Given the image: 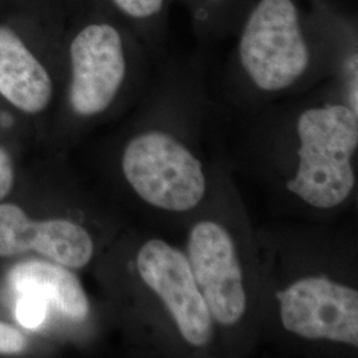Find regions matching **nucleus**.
<instances>
[{
  "instance_id": "nucleus-1",
  "label": "nucleus",
  "mask_w": 358,
  "mask_h": 358,
  "mask_svg": "<svg viewBox=\"0 0 358 358\" xmlns=\"http://www.w3.org/2000/svg\"><path fill=\"white\" fill-rule=\"evenodd\" d=\"M148 53L108 0H66L62 69L68 113L94 120L110 112Z\"/></svg>"
},
{
  "instance_id": "nucleus-2",
  "label": "nucleus",
  "mask_w": 358,
  "mask_h": 358,
  "mask_svg": "<svg viewBox=\"0 0 358 358\" xmlns=\"http://www.w3.org/2000/svg\"><path fill=\"white\" fill-rule=\"evenodd\" d=\"M231 35L234 64L259 94L288 92L329 63L309 0H245Z\"/></svg>"
},
{
  "instance_id": "nucleus-3",
  "label": "nucleus",
  "mask_w": 358,
  "mask_h": 358,
  "mask_svg": "<svg viewBox=\"0 0 358 358\" xmlns=\"http://www.w3.org/2000/svg\"><path fill=\"white\" fill-rule=\"evenodd\" d=\"M65 23L66 0H0V101L17 113L51 109Z\"/></svg>"
},
{
  "instance_id": "nucleus-4",
  "label": "nucleus",
  "mask_w": 358,
  "mask_h": 358,
  "mask_svg": "<svg viewBox=\"0 0 358 358\" xmlns=\"http://www.w3.org/2000/svg\"><path fill=\"white\" fill-rule=\"evenodd\" d=\"M299 169L287 189L308 205L332 208L345 202L356 177L352 157L358 145V113L345 101H327L296 118Z\"/></svg>"
},
{
  "instance_id": "nucleus-5",
  "label": "nucleus",
  "mask_w": 358,
  "mask_h": 358,
  "mask_svg": "<svg viewBox=\"0 0 358 358\" xmlns=\"http://www.w3.org/2000/svg\"><path fill=\"white\" fill-rule=\"evenodd\" d=\"M124 176L146 203L185 213L206 194L201 161L173 134L150 129L134 136L122 155Z\"/></svg>"
},
{
  "instance_id": "nucleus-6",
  "label": "nucleus",
  "mask_w": 358,
  "mask_h": 358,
  "mask_svg": "<svg viewBox=\"0 0 358 358\" xmlns=\"http://www.w3.org/2000/svg\"><path fill=\"white\" fill-rule=\"evenodd\" d=\"M282 325L308 340L358 345V292L325 278L297 280L278 294Z\"/></svg>"
},
{
  "instance_id": "nucleus-7",
  "label": "nucleus",
  "mask_w": 358,
  "mask_h": 358,
  "mask_svg": "<svg viewBox=\"0 0 358 358\" xmlns=\"http://www.w3.org/2000/svg\"><path fill=\"white\" fill-rule=\"evenodd\" d=\"M136 263L142 280L165 303L186 343L196 348L208 344L214 320L187 256L161 239H152L140 248Z\"/></svg>"
},
{
  "instance_id": "nucleus-8",
  "label": "nucleus",
  "mask_w": 358,
  "mask_h": 358,
  "mask_svg": "<svg viewBox=\"0 0 358 358\" xmlns=\"http://www.w3.org/2000/svg\"><path fill=\"white\" fill-rule=\"evenodd\" d=\"M187 260L213 320L226 327L239 322L247 294L230 234L211 220L196 223L189 236Z\"/></svg>"
},
{
  "instance_id": "nucleus-9",
  "label": "nucleus",
  "mask_w": 358,
  "mask_h": 358,
  "mask_svg": "<svg viewBox=\"0 0 358 358\" xmlns=\"http://www.w3.org/2000/svg\"><path fill=\"white\" fill-rule=\"evenodd\" d=\"M36 252L66 268L85 267L94 252L90 232L68 219L32 220L15 203L0 205V257Z\"/></svg>"
},
{
  "instance_id": "nucleus-10",
  "label": "nucleus",
  "mask_w": 358,
  "mask_h": 358,
  "mask_svg": "<svg viewBox=\"0 0 358 358\" xmlns=\"http://www.w3.org/2000/svg\"><path fill=\"white\" fill-rule=\"evenodd\" d=\"M10 282L19 294H41L72 320H84L90 313V301L81 282L62 264L44 260L23 262L10 272Z\"/></svg>"
},
{
  "instance_id": "nucleus-11",
  "label": "nucleus",
  "mask_w": 358,
  "mask_h": 358,
  "mask_svg": "<svg viewBox=\"0 0 358 358\" xmlns=\"http://www.w3.org/2000/svg\"><path fill=\"white\" fill-rule=\"evenodd\" d=\"M320 23L329 63L338 65L348 105L358 113V24L336 0H309Z\"/></svg>"
},
{
  "instance_id": "nucleus-12",
  "label": "nucleus",
  "mask_w": 358,
  "mask_h": 358,
  "mask_svg": "<svg viewBox=\"0 0 358 358\" xmlns=\"http://www.w3.org/2000/svg\"><path fill=\"white\" fill-rule=\"evenodd\" d=\"M152 53L166 44L171 6L177 0H108Z\"/></svg>"
},
{
  "instance_id": "nucleus-13",
  "label": "nucleus",
  "mask_w": 358,
  "mask_h": 358,
  "mask_svg": "<svg viewBox=\"0 0 358 358\" xmlns=\"http://www.w3.org/2000/svg\"><path fill=\"white\" fill-rule=\"evenodd\" d=\"M190 16L194 35L201 41H214L232 34L245 0H177Z\"/></svg>"
},
{
  "instance_id": "nucleus-14",
  "label": "nucleus",
  "mask_w": 358,
  "mask_h": 358,
  "mask_svg": "<svg viewBox=\"0 0 358 358\" xmlns=\"http://www.w3.org/2000/svg\"><path fill=\"white\" fill-rule=\"evenodd\" d=\"M48 301L36 292H22L16 307V317L28 329L38 328L47 316Z\"/></svg>"
},
{
  "instance_id": "nucleus-15",
  "label": "nucleus",
  "mask_w": 358,
  "mask_h": 358,
  "mask_svg": "<svg viewBox=\"0 0 358 358\" xmlns=\"http://www.w3.org/2000/svg\"><path fill=\"white\" fill-rule=\"evenodd\" d=\"M27 348V340L23 333L16 328L0 321V353L16 355Z\"/></svg>"
},
{
  "instance_id": "nucleus-16",
  "label": "nucleus",
  "mask_w": 358,
  "mask_h": 358,
  "mask_svg": "<svg viewBox=\"0 0 358 358\" xmlns=\"http://www.w3.org/2000/svg\"><path fill=\"white\" fill-rule=\"evenodd\" d=\"M15 170L11 155L0 146V201L4 199L13 187Z\"/></svg>"
}]
</instances>
